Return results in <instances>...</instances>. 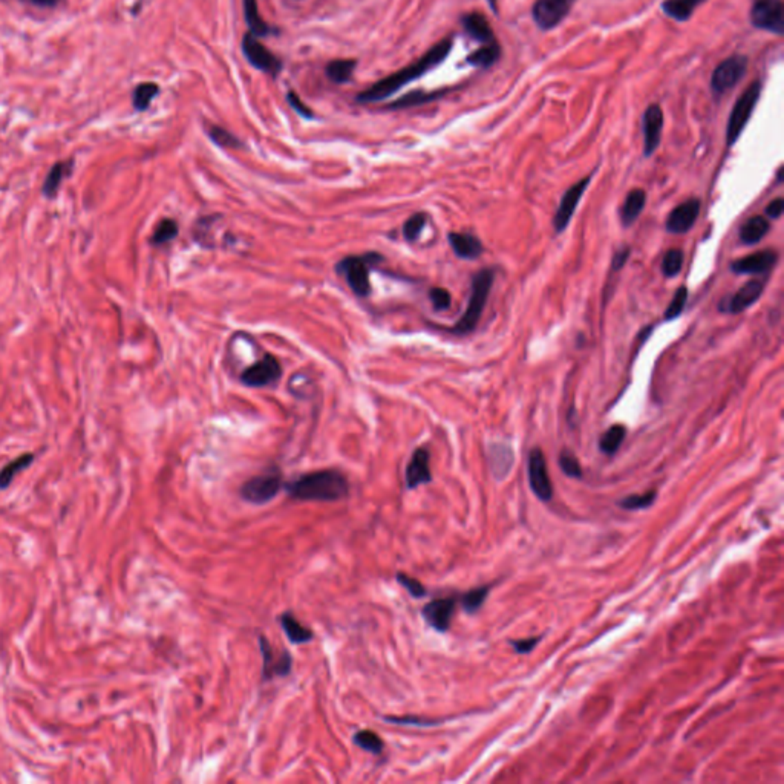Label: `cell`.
<instances>
[{
	"instance_id": "cell-1",
	"label": "cell",
	"mask_w": 784,
	"mask_h": 784,
	"mask_svg": "<svg viewBox=\"0 0 784 784\" xmlns=\"http://www.w3.org/2000/svg\"><path fill=\"white\" fill-rule=\"evenodd\" d=\"M452 45L454 41L451 37L443 39L441 41H438L437 45H433L429 51H427L422 59H418L416 63L397 71V73L389 77L382 78V80L374 83L373 86L359 92V94L355 95V100H357L359 103H374V102H382V100L391 97L392 94H395L398 89L403 88L404 84L418 80L420 77H423L426 73H429L431 69L441 65L449 55V53H451Z\"/></svg>"
},
{
	"instance_id": "cell-2",
	"label": "cell",
	"mask_w": 784,
	"mask_h": 784,
	"mask_svg": "<svg viewBox=\"0 0 784 784\" xmlns=\"http://www.w3.org/2000/svg\"><path fill=\"white\" fill-rule=\"evenodd\" d=\"M287 494L299 501H340L349 495L346 476L337 469H322L304 474L283 484Z\"/></svg>"
},
{
	"instance_id": "cell-3",
	"label": "cell",
	"mask_w": 784,
	"mask_h": 784,
	"mask_svg": "<svg viewBox=\"0 0 784 784\" xmlns=\"http://www.w3.org/2000/svg\"><path fill=\"white\" fill-rule=\"evenodd\" d=\"M494 279H495V273L494 270L490 268L480 270V272L474 276L466 310L463 312V316L458 319V322L452 326V333L457 334V336H466V334L472 333L476 325H478L480 319L483 316L484 306L487 304V297L490 295L492 285H494Z\"/></svg>"
},
{
	"instance_id": "cell-4",
	"label": "cell",
	"mask_w": 784,
	"mask_h": 784,
	"mask_svg": "<svg viewBox=\"0 0 784 784\" xmlns=\"http://www.w3.org/2000/svg\"><path fill=\"white\" fill-rule=\"evenodd\" d=\"M377 259H382L380 254L368 253L363 256H346L336 263V272L345 277L353 293L359 297H366L371 295V281L369 270Z\"/></svg>"
},
{
	"instance_id": "cell-5",
	"label": "cell",
	"mask_w": 784,
	"mask_h": 784,
	"mask_svg": "<svg viewBox=\"0 0 784 784\" xmlns=\"http://www.w3.org/2000/svg\"><path fill=\"white\" fill-rule=\"evenodd\" d=\"M761 94V83L754 82L749 88H747L740 98L736 102L732 108V112L728 120V129H726V142L728 146H732L736 142L741 132L745 131L747 121L751 120L752 112L757 106Z\"/></svg>"
},
{
	"instance_id": "cell-6",
	"label": "cell",
	"mask_w": 784,
	"mask_h": 784,
	"mask_svg": "<svg viewBox=\"0 0 784 784\" xmlns=\"http://www.w3.org/2000/svg\"><path fill=\"white\" fill-rule=\"evenodd\" d=\"M283 484L282 474L276 467H272L242 484L241 496L252 504H265L279 494Z\"/></svg>"
},
{
	"instance_id": "cell-7",
	"label": "cell",
	"mask_w": 784,
	"mask_h": 784,
	"mask_svg": "<svg viewBox=\"0 0 784 784\" xmlns=\"http://www.w3.org/2000/svg\"><path fill=\"white\" fill-rule=\"evenodd\" d=\"M241 46L245 59L253 68L261 71V73L270 74L272 77H277L281 74V71L283 68L282 60L276 54L270 51L267 46H263L258 40V37H254L253 34L247 32L244 37H242Z\"/></svg>"
},
{
	"instance_id": "cell-8",
	"label": "cell",
	"mask_w": 784,
	"mask_h": 784,
	"mask_svg": "<svg viewBox=\"0 0 784 784\" xmlns=\"http://www.w3.org/2000/svg\"><path fill=\"white\" fill-rule=\"evenodd\" d=\"M751 22L763 31L784 34V5L783 0H754Z\"/></svg>"
},
{
	"instance_id": "cell-9",
	"label": "cell",
	"mask_w": 784,
	"mask_h": 784,
	"mask_svg": "<svg viewBox=\"0 0 784 784\" xmlns=\"http://www.w3.org/2000/svg\"><path fill=\"white\" fill-rule=\"evenodd\" d=\"M282 377V366L274 355L267 354L261 360L245 368L241 374V382L252 388L274 386Z\"/></svg>"
},
{
	"instance_id": "cell-10",
	"label": "cell",
	"mask_w": 784,
	"mask_h": 784,
	"mask_svg": "<svg viewBox=\"0 0 784 784\" xmlns=\"http://www.w3.org/2000/svg\"><path fill=\"white\" fill-rule=\"evenodd\" d=\"M747 69V57L745 55H732L729 59L723 60L716 68L714 74L711 78V88L717 95L725 94V92L731 91L736 84L745 77Z\"/></svg>"
},
{
	"instance_id": "cell-11",
	"label": "cell",
	"mask_w": 784,
	"mask_h": 784,
	"mask_svg": "<svg viewBox=\"0 0 784 784\" xmlns=\"http://www.w3.org/2000/svg\"><path fill=\"white\" fill-rule=\"evenodd\" d=\"M576 0H536L532 10V17L539 30L548 31L564 20Z\"/></svg>"
},
{
	"instance_id": "cell-12",
	"label": "cell",
	"mask_w": 784,
	"mask_h": 784,
	"mask_svg": "<svg viewBox=\"0 0 784 784\" xmlns=\"http://www.w3.org/2000/svg\"><path fill=\"white\" fill-rule=\"evenodd\" d=\"M529 483L533 494L536 495L541 501L548 503L552 500L553 487L547 474L545 458L543 451L538 447L532 449V452L529 455Z\"/></svg>"
},
{
	"instance_id": "cell-13",
	"label": "cell",
	"mask_w": 784,
	"mask_h": 784,
	"mask_svg": "<svg viewBox=\"0 0 784 784\" xmlns=\"http://www.w3.org/2000/svg\"><path fill=\"white\" fill-rule=\"evenodd\" d=\"M259 646L262 653V682H268L274 677H285L291 673L293 657L288 651L274 654L272 645L265 636L259 637Z\"/></svg>"
},
{
	"instance_id": "cell-14",
	"label": "cell",
	"mask_w": 784,
	"mask_h": 784,
	"mask_svg": "<svg viewBox=\"0 0 784 784\" xmlns=\"http://www.w3.org/2000/svg\"><path fill=\"white\" fill-rule=\"evenodd\" d=\"M590 181H591L590 176L582 178L581 181H577L576 184H573L572 187H570L566 192V194L562 195L559 207H558V210H556V215L553 218V227H554L556 233H562L567 229L568 223L572 221V218L575 215V210L577 207V204H579L581 198L584 196V194H586Z\"/></svg>"
},
{
	"instance_id": "cell-15",
	"label": "cell",
	"mask_w": 784,
	"mask_h": 784,
	"mask_svg": "<svg viewBox=\"0 0 784 784\" xmlns=\"http://www.w3.org/2000/svg\"><path fill=\"white\" fill-rule=\"evenodd\" d=\"M455 607H457V599H455L454 596L437 597V599H433L424 605L422 610V616L424 617L427 625H431L433 630L440 633H446L449 630V626H451Z\"/></svg>"
},
{
	"instance_id": "cell-16",
	"label": "cell",
	"mask_w": 784,
	"mask_h": 784,
	"mask_svg": "<svg viewBox=\"0 0 784 784\" xmlns=\"http://www.w3.org/2000/svg\"><path fill=\"white\" fill-rule=\"evenodd\" d=\"M700 209L702 203L697 198H691L688 201L677 205L666 218V230L675 234L689 232L698 219V215H700Z\"/></svg>"
},
{
	"instance_id": "cell-17",
	"label": "cell",
	"mask_w": 784,
	"mask_h": 784,
	"mask_svg": "<svg viewBox=\"0 0 784 784\" xmlns=\"http://www.w3.org/2000/svg\"><path fill=\"white\" fill-rule=\"evenodd\" d=\"M763 290H765V283L761 281L754 279L746 282L737 293H734L731 297L725 299V301L720 304L718 310L723 312H731V315L743 312L745 310H747L749 306H752L758 301L760 296L763 295Z\"/></svg>"
},
{
	"instance_id": "cell-18",
	"label": "cell",
	"mask_w": 784,
	"mask_h": 784,
	"mask_svg": "<svg viewBox=\"0 0 784 784\" xmlns=\"http://www.w3.org/2000/svg\"><path fill=\"white\" fill-rule=\"evenodd\" d=\"M429 460H431V454L423 446L417 447L414 454H412L408 466H406V474H404L406 487L409 490H414L420 486H423V484L432 481Z\"/></svg>"
},
{
	"instance_id": "cell-19",
	"label": "cell",
	"mask_w": 784,
	"mask_h": 784,
	"mask_svg": "<svg viewBox=\"0 0 784 784\" xmlns=\"http://www.w3.org/2000/svg\"><path fill=\"white\" fill-rule=\"evenodd\" d=\"M664 129V111L659 104H650L644 115V155L651 156L660 144Z\"/></svg>"
},
{
	"instance_id": "cell-20",
	"label": "cell",
	"mask_w": 784,
	"mask_h": 784,
	"mask_svg": "<svg viewBox=\"0 0 784 784\" xmlns=\"http://www.w3.org/2000/svg\"><path fill=\"white\" fill-rule=\"evenodd\" d=\"M778 254L774 250H763L734 261L731 270L737 274H766L775 267Z\"/></svg>"
},
{
	"instance_id": "cell-21",
	"label": "cell",
	"mask_w": 784,
	"mask_h": 784,
	"mask_svg": "<svg viewBox=\"0 0 784 784\" xmlns=\"http://www.w3.org/2000/svg\"><path fill=\"white\" fill-rule=\"evenodd\" d=\"M75 160L69 158L66 161H57L53 164V167L48 170L46 178L41 185V195L46 199H54L60 192V185L66 178L71 176L74 170Z\"/></svg>"
},
{
	"instance_id": "cell-22",
	"label": "cell",
	"mask_w": 784,
	"mask_h": 784,
	"mask_svg": "<svg viewBox=\"0 0 784 784\" xmlns=\"http://www.w3.org/2000/svg\"><path fill=\"white\" fill-rule=\"evenodd\" d=\"M449 244H451L454 253L461 259L466 261H475L483 254V244L481 241L469 233H455L451 232L447 234Z\"/></svg>"
},
{
	"instance_id": "cell-23",
	"label": "cell",
	"mask_w": 784,
	"mask_h": 784,
	"mask_svg": "<svg viewBox=\"0 0 784 784\" xmlns=\"http://www.w3.org/2000/svg\"><path fill=\"white\" fill-rule=\"evenodd\" d=\"M461 24L465 26V31L472 37L474 40L480 41L484 45L495 44V34L489 20L483 16L481 12H469L466 16L461 17Z\"/></svg>"
},
{
	"instance_id": "cell-24",
	"label": "cell",
	"mask_w": 784,
	"mask_h": 784,
	"mask_svg": "<svg viewBox=\"0 0 784 784\" xmlns=\"http://www.w3.org/2000/svg\"><path fill=\"white\" fill-rule=\"evenodd\" d=\"M279 622H281V626H282V630L285 633V636H287V639L290 640L291 644H295V645L308 644V642H311L312 637H315V633L299 622L291 611L282 613L281 617H279Z\"/></svg>"
},
{
	"instance_id": "cell-25",
	"label": "cell",
	"mask_w": 784,
	"mask_h": 784,
	"mask_svg": "<svg viewBox=\"0 0 784 784\" xmlns=\"http://www.w3.org/2000/svg\"><path fill=\"white\" fill-rule=\"evenodd\" d=\"M244 17L248 26V32L254 37H268L270 34H276L277 30L270 26L265 20L261 17L258 0H244Z\"/></svg>"
},
{
	"instance_id": "cell-26",
	"label": "cell",
	"mask_w": 784,
	"mask_h": 784,
	"mask_svg": "<svg viewBox=\"0 0 784 784\" xmlns=\"http://www.w3.org/2000/svg\"><path fill=\"white\" fill-rule=\"evenodd\" d=\"M513 466V452L505 445H492L490 446V469L498 480L507 476Z\"/></svg>"
},
{
	"instance_id": "cell-27",
	"label": "cell",
	"mask_w": 784,
	"mask_h": 784,
	"mask_svg": "<svg viewBox=\"0 0 784 784\" xmlns=\"http://www.w3.org/2000/svg\"><path fill=\"white\" fill-rule=\"evenodd\" d=\"M35 461V454L32 452H25L22 455H19L17 458L11 460L8 465H5L2 469H0V490H6L8 489L14 478L20 474L30 467L32 463Z\"/></svg>"
},
{
	"instance_id": "cell-28",
	"label": "cell",
	"mask_w": 784,
	"mask_h": 784,
	"mask_svg": "<svg viewBox=\"0 0 784 784\" xmlns=\"http://www.w3.org/2000/svg\"><path fill=\"white\" fill-rule=\"evenodd\" d=\"M645 203H646V194L642 189H633L630 194L626 195L621 210L622 224L625 227H630L634 221L640 216V213H642L645 207Z\"/></svg>"
},
{
	"instance_id": "cell-29",
	"label": "cell",
	"mask_w": 784,
	"mask_h": 784,
	"mask_svg": "<svg viewBox=\"0 0 784 784\" xmlns=\"http://www.w3.org/2000/svg\"><path fill=\"white\" fill-rule=\"evenodd\" d=\"M707 0H665L662 3V11H664L668 17H671L677 22H687L691 19L693 12Z\"/></svg>"
},
{
	"instance_id": "cell-30",
	"label": "cell",
	"mask_w": 784,
	"mask_h": 784,
	"mask_svg": "<svg viewBox=\"0 0 784 784\" xmlns=\"http://www.w3.org/2000/svg\"><path fill=\"white\" fill-rule=\"evenodd\" d=\"M771 230L769 221L763 216H754L747 219L740 229V239L746 245H754L760 242Z\"/></svg>"
},
{
	"instance_id": "cell-31",
	"label": "cell",
	"mask_w": 784,
	"mask_h": 784,
	"mask_svg": "<svg viewBox=\"0 0 784 784\" xmlns=\"http://www.w3.org/2000/svg\"><path fill=\"white\" fill-rule=\"evenodd\" d=\"M446 92H449V89H443V91H437V92H424V91H414V92H409V94L403 95L402 98L395 100V102H392L391 104H388L389 109H408V108H414V106H420V104H426L429 102H433V100H438L440 97H443Z\"/></svg>"
},
{
	"instance_id": "cell-32",
	"label": "cell",
	"mask_w": 784,
	"mask_h": 784,
	"mask_svg": "<svg viewBox=\"0 0 784 784\" xmlns=\"http://www.w3.org/2000/svg\"><path fill=\"white\" fill-rule=\"evenodd\" d=\"M355 66H357V60H354V59L333 60L326 65L325 74L333 83L344 84V83H348L353 78Z\"/></svg>"
},
{
	"instance_id": "cell-33",
	"label": "cell",
	"mask_w": 784,
	"mask_h": 784,
	"mask_svg": "<svg viewBox=\"0 0 784 784\" xmlns=\"http://www.w3.org/2000/svg\"><path fill=\"white\" fill-rule=\"evenodd\" d=\"M500 57H501V48L495 41V44L486 45V46H483L480 49H476L475 53L469 54L466 62L469 63V65L476 66V68H490V66H494L498 60H500Z\"/></svg>"
},
{
	"instance_id": "cell-34",
	"label": "cell",
	"mask_w": 784,
	"mask_h": 784,
	"mask_svg": "<svg viewBox=\"0 0 784 784\" xmlns=\"http://www.w3.org/2000/svg\"><path fill=\"white\" fill-rule=\"evenodd\" d=\"M160 94V86L153 82L140 83L132 92V104L138 112H144L153 102V98Z\"/></svg>"
},
{
	"instance_id": "cell-35",
	"label": "cell",
	"mask_w": 784,
	"mask_h": 784,
	"mask_svg": "<svg viewBox=\"0 0 784 784\" xmlns=\"http://www.w3.org/2000/svg\"><path fill=\"white\" fill-rule=\"evenodd\" d=\"M178 233H180V227H178L176 221L172 218H164L156 224L151 236V244L155 247L166 245L178 236Z\"/></svg>"
},
{
	"instance_id": "cell-36",
	"label": "cell",
	"mask_w": 784,
	"mask_h": 784,
	"mask_svg": "<svg viewBox=\"0 0 784 784\" xmlns=\"http://www.w3.org/2000/svg\"><path fill=\"white\" fill-rule=\"evenodd\" d=\"M353 741L360 747V749L374 755H380L384 749V743L379 734H375L374 731L369 729H362L355 732Z\"/></svg>"
},
{
	"instance_id": "cell-37",
	"label": "cell",
	"mask_w": 784,
	"mask_h": 784,
	"mask_svg": "<svg viewBox=\"0 0 784 784\" xmlns=\"http://www.w3.org/2000/svg\"><path fill=\"white\" fill-rule=\"evenodd\" d=\"M625 433H626V429L622 424L611 426L610 429L601 437L599 449L607 455L616 454L617 449L621 447V445H622V441L625 438Z\"/></svg>"
},
{
	"instance_id": "cell-38",
	"label": "cell",
	"mask_w": 784,
	"mask_h": 784,
	"mask_svg": "<svg viewBox=\"0 0 784 784\" xmlns=\"http://www.w3.org/2000/svg\"><path fill=\"white\" fill-rule=\"evenodd\" d=\"M207 133H209L210 140H212L213 142H215L216 146H219V147H224V149H239V147L244 146V144H242V141H241L238 137H234V135H233L232 132H229V131L224 129V127H221V126H210Z\"/></svg>"
},
{
	"instance_id": "cell-39",
	"label": "cell",
	"mask_w": 784,
	"mask_h": 784,
	"mask_svg": "<svg viewBox=\"0 0 784 784\" xmlns=\"http://www.w3.org/2000/svg\"><path fill=\"white\" fill-rule=\"evenodd\" d=\"M489 591H490V587H487V586L467 591V593L461 597L463 608H465V611L469 613V615H474V613H476L483 607V604H484V601H486Z\"/></svg>"
},
{
	"instance_id": "cell-40",
	"label": "cell",
	"mask_w": 784,
	"mask_h": 784,
	"mask_svg": "<svg viewBox=\"0 0 784 784\" xmlns=\"http://www.w3.org/2000/svg\"><path fill=\"white\" fill-rule=\"evenodd\" d=\"M683 259H685V256H683V252L679 250V248L668 250L664 256V261H662V273L666 277L677 276L682 272Z\"/></svg>"
},
{
	"instance_id": "cell-41",
	"label": "cell",
	"mask_w": 784,
	"mask_h": 784,
	"mask_svg": "<svg viewBox=\"0 0 784 784\" xmlns=\"http://www.w3.org/2000/svg\"><path fill=\"white\" fill-rule=\"evenodd\" d=\"M426 221H427L426 213H416V215H412L411 218L406 219L404 224H403L404 239L409 241V242L417 241L420 234H422L423 229H424Z\"/></svg>"
},
{
	"instance_id": "cell-42",
	"label": "cell",
	"mask_w": 784,
	"mask_h": 784,
	"mask_svg": "<svg viewBox=\"0 0 784 784\" xmlns=\"http://www.w3.org/2000/svg\"><path fill=\"white\" fill-rule=\"evenodd\" d=\"M687 302H688V288L683 287V285H682V287L677 288V291H675L673 299H671V302H669L668 308H666V311H665V320H666V322H669V320H674V319L679 317V316L682 315V312H683V310H685Z\"/></svg>"
},
{
	"instance_id": "cell-43",
	"label": "cell",
	"mask_w": 784,
	"mask_h": 784,
	"mask_svg": "<svg viewBox=\"0 0 784 784\" xmlns=\"http://www.w3.org/2000/svg\"><path fill=\"white\" fill-rule=\"evenodd\" d=\"M655 500V492H646L644 495H631L619 501V507L626 510H640L650 507Z\"/></svg>"
},
{
	"instance_id": "cell-44",
	"label": "cell",
	"mask_w": 784,
	"mask_h": 784,
	"mask_svg": "<svg viewBox=\"0 0 784 784\" xmlns=\"http://www.w3.org/2000/svg\"><path fill=\"white\" fill-rule=\"evenodd\" d=\"M559 466L562 469V472H564L570 478H581L582 476V469L579 461L575 457V455L570 452V451H562L559 455Z\"/></svg>"
},
{
	"instance_id": "cell-45",
	"label": "cell",
	"mask_w": 784,
	"mask_h": 784,
	"mask_svg": "<svg viewBox=\"0 0 784 784\" xmlns=\"http://www.w3.org/2000/svg\"><path fill=\"white\" fill-rule=\"evenodd\" d=\"M395 576H397V581L400 582L402 586L406 590H408V593L412 597H416V599H422V597H424L427 595V590L424 588L423 584L420 582L418 579H416V577H412V576L406 575L403 572H398Z\"/></svg>"
},
{
	"instance_id": "cell-46",
	"label": "cell",
	"mask_w": 784,
	"mask_h": 784,
	"mask_svg": "<svg viewBox=\"0 0 784 784\" xmlns=\"http://www.w3.org/2000/svg\"><path fill=\"white\" fill-rule=\"evenodd\" d=\"M429 301H431L433 310H436V311H446V310L451 308L452 297H451V293H449L447 290L440 288V287H433V288L429 290Z\"/></svg>"
},
{
	"instance_id": "cell-47",
	"label": "cell",
	"mask_w": 784,
	"mask_h": 784,
	"mask_svg": "<svg viewBox=\"0 0 784 784\" xmlns=\"http://www.w3.org/2000/svg\"><path fill=\"white\" fill-rule=\"evenodd\" d=\"M287 102H288V104L291 106V109H295L302 118H305V120L315 118V113H312V111L308 108V106H306V104L302 102V100L297 97L296 92H293V91L288 92V94H287Z\"/></svg>"
},
{
	"instance_id": "cell-48",
	"label": "cell",
	"mask_w": 784,
	"mask_h": 784,
	"mask_svg": "<svg viewBox=\"0 0 784 784\" xmlns=\"http://www.w3.org/2000/svg\"><path fill=\"white\" fill-rule=\"evenodd\" d=\"M383 720H384V722H391V723H395V725H414V726L437 725L436 720H426V718H422V717H412V716H406V717L384 716Z\"/></svg>"
},
{
	"instance_id": "cell-49",
	"label": "cell",
	"mask_w": 784,
	"mask_h": 784,
	"mask_svg": "<svg viewBox=\"0 0 784 784\" xmlns=\"http://www.w3.org/2000/svg\"><path fill=\"white\" fill-rule=\"evenodd\" d=\"M628 256H630V247L625 245L622 248H619V250L613 256V261H611V268L615 270V272H619L624 265L625 262L628 261Z\"/></svg>"
},
{
	"instance_id": "cell-50",
	"label": "cell",
	"mask_w": 784,
	"mask_h": 784,
	"mask_svg": "<svg viewBox=\"0 0 784 784\" xmlns=\"http://www.w3.org/2000/svg\"><path fill=\"white\" fill-rule=\"evenodd\" d=\"M539 637H532V639H523V640H515V642H510L512 646L515 648V651L519 654H525V653H530L534 645L539 642Z\"/></svg>"
},
{
	"instance_id": "cell-51",
	"label": "cell",
	"mask_w": 784,
	"mask_h": 784,
	"mask_svg": "<svg viewBox=\"0 0 784 784\" xmlns=\"http://www.w3.org/2000/svg\"><path fill=\"white\" fill-rule=\"evenodd\" d=\"M765 213L767 215V218L778 219L783 213V198H775L774 201L767 205Z\"/></svg>"
},
{
	"instance_id": "cell-52",
	"label": "cell",
	"mask_w": 784,
	"mask_h": 784,
	"mask_svg": "<svg viewBox=\"0 0 784 784\" xmlns=\"http://www.w3.org/2000/svg\"><path fill=\"white\" fill-rule=\"evenodd\" d=\"M31 2L37 6H44V8H53L59 3V0H31Z\"/></svg>"
},
{
	"instance_id": "cell-53",
	"label": "cell",
	"mask_w": 784,
	"mask_h": 784,
	"mask_svg": "<svg viewBox=\"0 0 784 784\" xmlns=\"http://www.w3.org/2000/svg\"><path fill=\"white\" fill-rule=\"evenodd\" d=\"M487 2H489V5L492 6V10L496 11V0H487Z\"/></svg>"
}]
</instances>
